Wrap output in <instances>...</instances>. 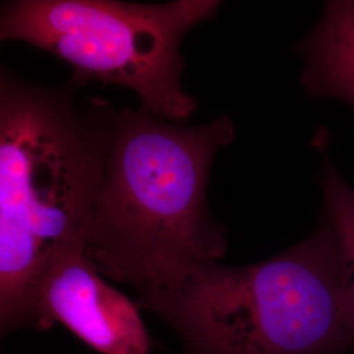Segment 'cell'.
<instances>
[{
	"label": "cell",
	"instance_id": "7",
	"mask_svg": "<svg viewBox=\"0 0 354 354\" xmlns=\"http://www.w3.org/2000/svg\"><path fill=\"white\" fill-rule=\"evenodd\" d=\"M317 178L323 194V213L339 236L349 270L346 308L354 354V188L328 159H324Z\"/></svg>",
	"mask_w": 354,
	"mask_h": 354
},
{
	"label": "cell",
	"instance_id": "5",
	"mask_svg": "<svg viewBox=\"0 0 354 354\" xmlns=\"http://www.w3.org/2000/svg\"><path fill=\"white\" fill-rule=\"evenodd\" d=\"M57 323L97 353H151L140 307L92 266L86 245L61 254L39 286L35 329L44 332Z\"/></svg>",
	"mask_w": 354,
	"mask_h": 354
},
{
	"label": "cell",
	"instance_id": "4",
	"mask_svg": "<svg viewBox=\"0 0 354 354\" xmlns=\"http://www.w3.org/2000/svg\"><path fill=\"white\" fill-rule=\"evenodd\" d=\"M219 7L216 0H15L3 6L0 39L48 51L82 83L130 89L143 111L183 122L197 100L183 86L181 44Z\"/></svg>",
	"mask_w": 354,
	"mask_h": 354
},
{
	"label": "cell",
	"instance_id": "6",
	"mask_svg": "<svg viewBox=\"0 0 354 354\" xmlns=\"http://www.w3.org/2000/svg\"><path fill=\"white\" fill-rule=\"evenodd\" d=\"M295 50L304 58L301 84L313 100H342L354 108V0H329Z\"/></svg>",
	"mask_w": 354,
	"mask_h": 354
},
{
	"label": "cell",
	"instance_id": "2",
	"mask_svg": "<svg viewBox=\"0 0 354 354\" xmlns=\"http://www.w3.org/2000/svg\"><path fill=\"white\" fill-rule=\"evenodd\" d=\"M235 131L227 114L188 127L142 108L118 111L86 239L102 276L133 286L138 298L221 261L227 231L210 212L207 185Z\"/></svg>",
	"mask_w": 354,
	"mask_h": 354
},
{
	"label": "cell",
	"instance_id": "1",
	"mask_svg": "<svg viewBox=\"0 0 354 354\" xmlns=\"http://www.w3.org/2000/svg\"><path fill=\"white\" fill-rule=\"evenodd\" d=\"M75 76L51 87L0 70V332L36 326L53 263L86 245L118 109L82 93Z\"/></svg>",
	"mask_w": 354,
	"mask_h": 354
},
{
	"label": "cell",
	"instance_id": "3",
	"mask_svg": "<svg viewBox=\"0 0 354 354\" xmlns=\"http://www.w3.org/2000/svg\"><path fill=\"white\" fill-rule=\"evenodd\" d=\"M349 270L322 213L301 241L251 266L213 261L136 298L176 332L180 354H353Z\"/></svg>",
	"mask_w": 354,
	"mask_h": 354
}]
</instances>
